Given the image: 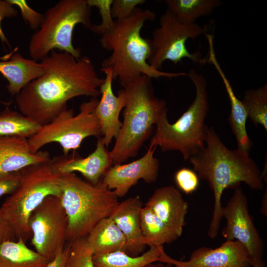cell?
<instances>
[{
  "label": "cell",
  "mask_w": 267,
  "mask_h": 267,
  "mask_svg": "<svg viewBox=\"0 0 267 267\" xmlns=\"http://www.w3.org/2000/svg\"><path fill=\"white\" fill-rule=\"evenodd\" d=\"M252 267H265V263L262 258L255 259L252 260Z\"/></svg>",
  "instance_id": "cell-39"
},
{
  "label": "cell",
  "mask_w": 267,
  "mask_h": 267,
  "mask_svg": "<svg viewBox=\"0 0 267 267\" xmlns=\"http://www.w3.org/2000/svg\"><path fill=\"white\" fill-rule=\"evenodd\" d=\"M12 5H16L20 9L21 15L31 29L37 30L44 18L42 14L31 8L25 0H7Z\"/></svg>",
  "instance_id": "cell-32"
},
{
  "label": "cell",
  "mask_w": 267,
  "mask_h": 267,
  "mask_svg": "<svg viewBox=\"0 0 267 267\" xmlns=\"http://www.w3.org/2000/svg\"><path fill=\"white\" fill-rule=\"evenodd\" d=\"M187 76L195 87L194 100L173 124L168 120V112L160 116L149 146H159L163 152L178 151L185 161L205 147L209 128L205 120L209 109L206 79L194 69L189 70Z\"/></svg>",
  "instance_id": "cell-6"
},
{
  "label": "cell",
  "mask_w": 267,
  "mask_h": 267,
  "mask_svg": "<svg viewBox=\"0 0 267 267\" xmlns=\"http://www.w3.org/2000/svg\"><path fill=\"white\" fill-rule=\"evenodd\" d=\"M43 75L25 86L16 95L20 112L41 126L49 123L70 99L97 97L104 79L100 78L87 56L76 58L65 51L52 50L41 60Z\"/></svg>",
  "instance_id": "cell-1"
},
{
  "label": "cell",
  "mask_w": 267,
  "mask_h": 267,
  "mask_svg": "<svg viewBox=\"0 0 267 267\" xmlns=\"http://www.w3.org/2000/svg\"><path fill=\"white\" fill-rule=\"evenodd\" d=\"M71 247V243H67L65 247L50 262L46 267H65Z\"/></svg>",
  "instance_id": "cell-37"
},
{
  "label": "cell",
  "mask_w": 267,
  "mask_h": 267,
  "mask_svg": "<svg viewBox=\"0 0 267 267\" xmlns=\"http://www.w3.org/2000/svg\"><path fill=\"white\" fill-rule=\"evenodd\" d=\"M156 147H149L141 158L125 164H115L106 172L101 181L118 197H124L139 179L147 183L158 178L160 162L154 156Z\"/></svg>",
  "instance_id": "cell-14"
},
{
  "label": "cell",
  "mask_w": 267,
  "mask_h": 267,
  "mask_svg": "<svg viewBox=\"0 0 267 267\" xmlns=\"http://www.w3.org/2000/svg\"><path fill=\"white\" fill-rule=\"evenodd\" d=\"M145 205L167 226L181 235L188 204L178 188L173 185L157 188Z\"/></svg>",
  "instance_id": "cell-17"
},
{
  "label": "cell",
  "mask_w": 267,
  "mask_h": 267,
  "mask_svg": "<svg viewBox=\"0 0 267 267\" xmlns=\"http://www.w3.org/2000/svg\"><path fill=\"white\" fill-rule=\"evenodd\" d=\"M149 247L147 251L136 257L122 251L95 254L92 257L93 265L94 267H143L148 264L158 262L164 250L163 246Z\"/></svg>",
  "instance_id": "cell-24"
},
{
  "label": "cell",
  "mask_w": 267,
  "mask_h": 267,
  "mask_svg": "<svg viewBox=\"0 0 267 267\" xmlns=\"http://www.w3.org/2000/svg\"><path fill=\"white\" fill-rule=\"evenodd\" d=\"M207 62L213 65L219 73L228 95L231 108L228 121L236 139L237 148L249 154L253 142L248 136L246 130V122L248 118L246 109L242 101L235 95L230 82L217 60L214 49L209 50Z\"/></svg>",
  "instance_id": "cell-21"
},
{
  "label": "cell",
  "mask_w": 267,
  "mask_h": 267,
  "mask_svg": "<svg viewBox=\"0 0 267 267\" xmlns=\"http://www.w3.org/2000/svg\"><path fill=\"white\" fill-rule=\"evenodd\" d=\"M22 238L0 245V267H46L50 262L28 247Z\"/></svg>",
  "instance_id": "cell-23"
},
{
  "label": "cell",
  "mask_w": 267,
  "mask_h": 267,
  "mask_svg": "<svg viewBox=\"0 0 267 267\" xmlns=\"http://www.w3.org/2000/svg\"><path fill=\"white\" fill-rule=\"evenodd\" d=\"M91 8L87 0H61L47 9L29 41L28 51L32 59L41 60L55 49L80 58L81 50L73 46L72 36L77 24L90 28Z\"/></svg>",
  "instance_id": "cell-7"
},
{
  "label": "cell",
  "mask_w": 267,
  "mask_h": 267,
  "mask_svg": "<svg viewBox=\"0 0 267 267\" xmlns=\"http://www.w3.org/2000/svg\"><path fill=\"white\" fill-rule=\"evenodd\" d=\"M145 0H113L111 5V15L114 20H121L130 16L138 5Z\"/></svg>",
  "instance_id": "cell-33"
},
{
  "label": "cell",
  "mask_w": 267,
  "mask_h": 267,
  "mask_svg": "<svg viewBox=\"0 0 267 267\" xmlns=\"http://www.w3.org/2000/svg\"><path fill=\"white\" fill-rule=\"evenodd\" d=\"M155 18L156 14L152 11L137 7L128 18L114 20L113 28L101 35V47L112 52L102 61L101 70L110 69L113 80H117L123 88L141 75L156 79L187 76L185 72L158 70L148 64L151 54L150 39L143 38L140 31L146 21H153Z\"/></svg>",
  "instance_id": "cell-3"
},
{
  "label": "cell",
  "mask_w": 267,
  "mask_h": 267,
  "mask_svg": "<svg viewBox=\"0 0 267 267\" xmlns=\"http://www.w3.org/2000/svg\"><path fill=\"white\" fill-rule=\"evenodd\" d=\"M13 52L0 61V73L8 81L6 88L12 96L17 95L25 86L44 73L40 62L25 58L17 52L12 55Z\"/></svg>",
  "instance_id": "cell-20"
},
{
  "label": "cell",
  "mask_w": 267,
  "mask_h": 267,
  "mask_svg": "<svg viewBox=\"0 0 267 267\" xmlns=\"http://www.w3.org/2000/svg\"><path fill=\"white\" fill-rule=\"evenodd\" d=\"M50 160L49 153L46 151L31 153L27 138L18 136H0V177Z\"/></svg>",
  "instance_id": "cell-19"
},
{
  "label": "cell",
  "mask_w": 267,
  "mask_h": 267,
  "mask_svg": "<svg viewBox=\"0 0 267 267\" xmlns=\"http://www.w3.org/2000/svg\"><path fill=\"white\" fill-rule=\"evenodd\" d=\"M167 9L180 21L196 23L197 18L210 14L220 6L219 0H166Z\"/></svg>",
  "instance_id": "cell-26"
},
{
  "label": "cell",
  "mask_w": 267,
  "mask_h": 267,
  "mask_svg": "<svg viewBox=\"0 0 267 267\" xmlns=\"http://www.w3.org/2000/svg\"><path fill=\"white\" fill-rule=\"evenodd\" d=\"M226 224L222 231L226 240H237L247 250L252 260L262 258L264 243L250 216L247 197L242 188H234L226 205L222 207Z\"/></svg>",
  "instance_id": "cell-12"
},
{
  "label": "cell",
  "mask_w": 267,
  "mask_h": 267,
  "mask_svg": "<svg viewBox=\"0 0 267 267\" xmlns=\"http://www.w3.org/2000/svg\"><path fill=\"white\" fill-rule=\"evenodd\" d=\"M140 221L142 235L146 245L149 247L170 244L180 237L146 205L141 210Z\"/></svg>",
  "instance_id": "cell-25"
},
{
  "label": "cell",
  "mask_w": 267,
  "mask_h": 267,
  "mask_svg": "<svg viewBox=\"0 0 267 267\" xmlns=\"http://www.w3.org/2000/svg\"><path fill=\"white\" fill-rule=\"evenodd\" d=\"M21 172L19 183L0 206L5 218L11 226L17 239L25 241L32 234L28 221L32 212L49 196L60 197L58 174L51 160L27 167Z\"/></svg>",
  "instance_id": "cell-8"
},
{
  "label": "cell",
  "mask_w": 267,
  "mask_h": 267,
  "mask_svg": "<svg viewBox=\"0 0 267 267\" xmlns=\"http://www.w3.org/2000/svg\"><path fill=\"white\" fill-rule=\"evenodd\" d=\"M204 148L189 159L199 179L206 180L213 191L214 206L207 232L215 239L222 216L221 199L224 190L245 183L252 190H262V172L249 154L236 148L229 149L222 141L213 127H209Z\"/></svg>",
  "instance_id": "cell-2"
},
{
  "label": "cell",
  "mask_w": 267,
  "mask_h": 267,
  "mask_svg": "<svg viewBox=\"0 0 267 267\" xmlns=\"http://www.w3.org/2000/svg\"><path fill=\"white\" fill-rule=\"evenodd\" d=\"M35 251L53 260L66 244L68 219L60 198L49 196L32 212L28 221Z\"/></svg>",
  "instance_id": "cell-11"
},
{
  "label": "cell",
  "mask_w": 267,
  "mask_h": 267,
  "mask_svg": "<svg viewBox=\"0 0 267 267\" xmlns=\"http://www.w3.org/2000/svg\"><path fill=\"white\" fill-rule=\"evenodd\" d=\"M143 267H175L174 265L169 263L160 262H155L148 264Z\"/></svg>",
  "instance_id": "cell-38"
},
{
  "label": "cell",
  "mask_w": 267,
  "mask_h": 267,
  "mask_svg": "<svg viewBox=\"0 0 267 267\" xmlns=\"http://www.w3.org/2000/svg\"><path fill=\"white\" fill-rule=\"evenodd\" d=\"M99 99L91 97L82 103L76 115L72 109H63L48 124L28 139L30 151L35 153L45 145L58 143L65 155L78 149L83 140L89 136L102 137L100 125L95 114Z\"/></svg>",
  "instance_id": "cell-9"
},
{
  "label": "cell",
  "mask_w": 267,
  "mask_h": 267,
  "mask_svg": "<svg viewBox=\"0 0 267 267\" xmlns=\"http://www.w3.org/2000/svg\"><path fill=\"white\" fill-rule=\"evenodd\" d=\"M58 174L60 197L68 219L66 242L86 237L102 219L111 216L118 197L101 180L94 185L74 173Z\"/></svg>",
  "instance_id": "cell-5"
},
{
  "label": "cell",
  "mask_w": 267,
  "mask_h": 267,
  "mask_svg": "<svg viewBox=\"0 0 267 267\" xmlns=\"http://www.w3.org/2000/svg\"><path fill=\"white\" fill-rule=\"evenodd\" d=\"M16 239L13 229L3 216L0 207V245L6 241Z\"/></svg>",
  "instance_id": "cell-36"
},
{
  "label": "cell",
  "mask_w": 267,
  "mask_h": 267,
  "mask_svg": "<svg viewBox=\"0 0 267 267\" xmlns=\"http://www.w3.org/2000/svg\"><path fill=\"white\" fill-rule=\"evenodd\" d=\"M113 0H87L91 7H97L101 15L102 21L100 24H92L89 29L93 33L102 35L111 30L114 24V20L111 15V5Z\"/></svg>",
  "instance_id": "cell-30"
},
{
  "label": "cell",
  "mask_w": 267,
  "mask_h": 267,
  "mask_svg": "<svg viewBox=\"0 0 267 267\" xmlns=\"http://www.w3.org/2000/svg\"><path fill=\"white\" fill-rule=\"evenodd\" d=\"M93 254L86 237L71 242L70 252L65 267H94Z\"/></svg>",
  "instance_id": "cell-29"
},
{
  "label": "cell",
  "mask_w": 267,
  "mask_h": 267,
  "mask_svg": "<svg viewBox=\"0 0 267 267\" xmlns=\"http://www.w3.org/2000/svg\"><path fill=\"white\" fill-rule=\"evenodd\" d=\"M41 126L8 106L0 112V136H18L28 139Z\"/></svg>",
  "instance_id": "cell-27"
},
{
  "label": "cell",
  "mask_w": 267,
  "mask_h": 267,
  "mask_svg": "<svg viewBox=\"0 0 267 267\" xmlns=\"http://www.w3.org/2000/svg\"><path fill=\"white\" fill-rule=\"evenodd\" d=\"M142 207L138 196L130 197L119 202L110 216L126 238V253L133 257L140 255L147 246L140 227Z\"/></svg>",
  "instance_id": "cell-18"
},
{
  "label": "cell",
  "mask_w": 267,
  "mask_h": 267,
  "mask_svg": "<svg viewBox=\"0 0 267 267\" xmlns=\"http://www.w3.org/2000/svg\"><path fill=\"white\" fill-rule=\"evenodd\" d=\"M51 162L56 173L79 172L94 185L102 180L113 165L110 151L105 146L102 137L98 138L95 150L85 158L73 154L69 156L55 157L51 159Z\"/></svg>",
  "instance_id": "cell-15"
},
{
  "label": "cell",
  "mask_w": 267,
  "mask_h": 267,
  "mask_svg": "<svg viewBox=\"0 0 267 267\" xmlns=\"http://www.w3.org/2000/svg\"><path fill=\"white\" fill-rule=\"evenodd\" d=\"M17 15V10L7 0H0V39L2 43H5L10 46V44L5 36L1 27V20L4 18L15 17Z\"/></svg>",
  "instance_id": "cell-35"
},
{
  "label": "cell",
  "mask_w": 267,
  "mask_h": 267,
  "mask_svg": "<svg viewBox=\"0 0 267 267\" xmlns=\"http://www.w3.org/2000/svg\"><path fill=\"white\" fill-rule=\"evenodd\" d=\"M11 102L10 101L6 102L0 100V103L6 106H8L11 104Z\"/></svg>",
  "instance_id": "cell-41"
},
{
  "label": "cell",
  "mask_w": 267,
  "mask_h": 267,
  "mask_svg": "<svg viewBox=\"0 0 267 267\" xmlns=\"http://www.w3.org/2000/svg\"><path fill=\"white\" fill-rule=\"evenodd\" d=\"M158 262L171 264L175 267H251L252 259L240 242L226 240L216 248L196 249L187 261L174 259L163 250Z\"/></svg>",
  "instance_id": "cell-13"
},
{
  "label": "cell",
  "mask_w": 267,
  "mask_h": 267,
  "mask_svg": "<svg viewBox=\"0 0 267 267\" xmlns=\"http://www.w3.org/2000/svg\"><path fill=\"white\" fill-rule=\"evenodd\" d=\"M86 239L93 255L127 251L126 238L110 217L100 220L90 231Z\"/></svg>",
  "instance_id": "cell-22"
},
{
  "label": "cell",
  "mask_w": 267,
  "mask_h": 267,
  "mask_svg": "<svg viewBox=\"0 0 267 267\" xmlns=\"http://www.w3.org/2000/svg\"><path fill=\"white\" fill-rule=\"evenodd\" d=\"M123 89L126 103L120 132L110 151L113 165L136 157L152 136L159 118L168 112L166 101L155 96L151 79L148 77L141 75Z\"/></svg>",
  "instance_id": "cell-4"
},
{
  "label": "cell",
  "mask_w": 267,
  "mask_h": 267,
  "mask_svg": "<svg viewBox=\"0 0 267 267\" xmlns=\"http://www.w3.org/2000/svg\"><path fill=\"white\" fill-rule=\"evenodd\" d=\"M20 178V171L0 177V197L12 193L18 186Z\"/></svg>",
  "instance_id": "cell-34"
},
{
  "label": "cell",
  "mask_w": 267,
  "mask_h": 267,
  "mask_svg": "<svg viewBox=\"0 0 267 267\" xmlns=\"http://www.w3.org/2000/svg\"><path fill=\"white\" fill-rule=\"evenodd\" d=\"M178 187L186 194H191L198 187L199 178L193 170L187 168L178 169L174 176Z\"/></svg>",
  "instance_id": "cell-31"
},
{
  "label": "cell",
  "mask_w": 267,
  "mask_h": 267,
  "mask_svg": "<svg viewBox=\"0 0 267 267\" xmlns=\"http://www.w3.org/2000/svg\"><path fill=\"white\" fill-rule=\"evenodd\" d=\"M265 203H267V190L265 193L261 209V213L267 216V212L265 211Z\"/></svg>",
  "instance_id": "cell-40"
},
{
  "label": "cell",
  "mask_w": 267,
  "mask_h": 267,
  "mask_svg": "<svg viewBox=\"0 0 267 267\" xmlns=\"http://www.w3.org/2000/svg\"><path fill=\"white\" fill-rule=\"evenodd\" d=\"M248 117L255 125H262L267 131V85L245 91L242 100Z\"/></svg>",
  "instance_id": "cell-28"
},
{
  "label": "cell",
  "mask_w": 267,
  "mask_h": 267,
  "mask_svg": "<svg viewBox=\"0 0 267 267\" xmlns=\"http://www.w3.org/2000/svg\"><path fill=\"white\" fill-rule=\"evenodd\" d=\"M105 74L104 83L99 88L101 97L95 108V114L99 121L102 137L107 148L113 138L118 137L122 122L120 114L125 106L126 93L123 89L115 95L112 89V72L110 69L101 70Z\"/></svg>",
  "instance_id": "cell-16"
},
{
  "label": "cell",
  "mask_w": 267,
  "mask_h": 267,
  "mask_svg": "<svg viewBox=\"0 0 267 267\" xmlns=\"http://www.w3.org/2000/svg\"><path fill=\"white\" fill-rule=\"evenodd\" d=\"M160 26L153 30L150 39L151 54L148 64L161 70L166 60H170L175 65L187 58L194 63L204 65L206 59L202 58L199 50L190 53L186 46L188 39L194 40L207 30L196 23H186L178 19L168 9L161 16Z\"/></svg>",
  "instance_id": "cell-10"
}]
</instances>
